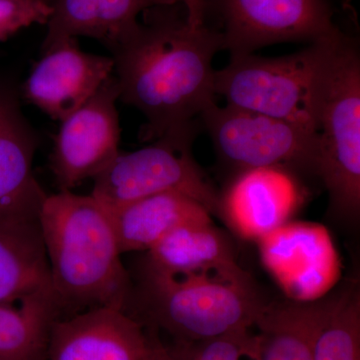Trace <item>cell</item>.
Here are the masks:
<instances>
[{
  "label": "cell",
  "mask_w": 360,
  "mask_h": 360,
  "mask_svg": "<svg viewBox=\"0 0 360 360\" xmlns=\"http://www.w3.org/2000/svg\"><path fill=\"white\" fill-rule=\"evenodd\" d=\"M328 305L291 300L266 303L257 328L262 360H314V340Z\"/></svg>",
  "instance_id": "19"
},
{
  "label": "cell",
  "mask_w": 360,
  "mask_h": 360,
  "mask_svg": "<svg viewBox=\"0 0 360 360\" xmlns=\"http://www.w3.org/2000/svg\"><path fill=\"white\" fill-rule=\"evenodd\" d=\"M148 329L115 307H96L58 319L45 360H149Z\"/></svg>",
  "instance_id": "12"
},
{
  "label": "cell",
  "mask_w": 360,
  "mask_h": 360,
  "mask_svg": "<svg viewBox=\"0 0 360 360\" xmlns=\"http://www.w3.org/2000/svg\"><path fill=\"white\" fill-rule=\"evenodd\" d=\"M42 51L63 40L79 37L96 39L108 51L139 25V16L151 7L179 0H49Z\"/></svg>",
  "instance_id": "16"
},
{
  "label": "cell",
  "mask_w": 360,
  "mask_h": 360,
  "mask_svg": "<svg viewBox=\"0 0 360 360\" xmlns=\"http://www.w3.org/2000/svg\"><path fill=\"white\" fill-rule=\"evenodd\" d=\"M184 7L187 21L194 28L205 25L206 0H179Z\"/></svg>",
  "instance_id": "24"
},
{
  "label": "cell",
  "mask_w": 360,
  "mask_h": 360,
  "mask_svg": "<svg viewBox=\"0 0 360 360\" xmlns=\"http://www.w3.org/2000/svg\"><path fill=\"white\" fill-rule=\"evenodd\" d=\"M342 35L281 58L232 54L229 65L214 72L215 96L225 105L316 130L324 79Z\"/></svg>",
  "instance_id": "4"
},
{
  "label": "cell",
  "mask_w": 360,
  "mask_h": 360,
  "mask_svg": "<svg viewBox=\"0 0 360 360\" xmlns=\"http://www.w3.org/2000/svg\"><path fill=\"white\" fill-rule=\"evenodd\" d=\"M215 151L238 170L279 167L319 176L316 130L279 118L213 103L200 116Z\"/></svg>",
  "instance_id": "7"
},
{
  "label": "cell",
  "mask_w": 360,
  "mask_h": 360,
  "mask_svg": "<svg viewBox=\"0 0 360 360\" xmlns=\"http://www.w3.org/2000/svg\"><path fill=\"white\" fill-rule=\"evenodd\" d=\"M136 27L111 49L120 101L146 118L139 139L155 141L198 129L215 103L212 60L221 34L206 23L194 28L180 4L151 7Z\"/></svg>",
  "instance_id": "1"
},
{
  "label": "cell",
  "mask_w": 360,
  "mask_h": 360,
  "mask_svg": "<svg viewBox=\"0 0 360 360\" xmlns=\"http://www.w3.org/2000/svg\"><path fill=\"white\" fill-rule=\"evenodd\" d=\"M150 333L151 338V352L149 360H174L168 354L167 348L163 345L158 335V331L155 329L146 328Z\"/></svg>",
  "instance_id": "25"
},
{
  "label": "cell",
  "mask_w": 360,
  "mask_h": 360,
  "mask_svg": "<svg viewBox=\"0 0 360 360\" xmlns=\"http://www.w3.org/2000/svg\"><path fill=\"white\" fill-rule=\"evenodd\" d=\"M219 198L220 217L241 238L257 241L290 221L303 191L290 170L253 168L236 174Z\"/></svg>",
  "instance_id": "14"
},
{
  "label": "cell",
  "mask_w": 360,
  "mask_h": 360,
  "mask_svg": "<svg viewBox=\"0 0 360 360\" xmlns=\"http://www.w3.org/2000/svg\"><path fill=\"white\" fill-rule=\"evenodd\" d=\"M266 303L252 281L215 274L167 276L141 269L125 311L177 341H200L255 328Z\"/></svg>",
  "instance_id": "3"
},
{
  "label": "cell",
  "mask_w": 360,
  "mask_h": 360,
  "mask_svg": "<svg viewBox=\"0 0 360 360\" xmlns=\"http://www.w3.org/2000/svg\"><path fill=\"white\" fill-rule=\"evenodd\" d=\"M122 253L148 251L179 227L212 221V213L184 194L167 193L108 210Z\"/></svg>",
  "instance_id": "17"
},
{
  "label": "cell",
  "mask_w": 360,
  "mask_h": 360,
  "mask_svg": "<svg viewBox=\"0 0 360 360\" xmlns=\"http://www.w3.org/2000/svg\"><path fill=\"white\" fill-rule=\"evenodd\" d=\"M39 135L20 104V91L0 79V221L39 219L47 194L35 177Z\"/></svg>",
  "instance_id": "13"
},
{
  "label": "cell",
  "mask_w": 360,
  "mask_h": 360,
  "mask_svg": "<svg viewBox=\"0 0 360 360\" xmlns=\"http://www.w3.org/2000/svg\"><path fill=\"white\" fill-rule=\"evenodd\" d=\"M257 243L262 264L291 302L321 300L340 281V255L323 225L288 221Z\"/></svg>",
  "instance_id": "10"
},
{
  "label": "cell",
  "mask_w": 360,
  "mask_h": 360,
  "mask_svg": "<svg viewBox=\"0 0 360 360\" xmlns=\"http://www.w3.org/2000/svg\"><path fill=\"white\" fill-rule=\"evenodd\" d=\"M212 8L221 22L222 51L231 56L281 42L311 44L340 32L328 0H206V13Z\"/></svg>",
  "instance_id": "8"
},
{
  "label": "cell",
  "mask_w": 360,
  "mask_h": 360,
  "mask_svg": "<svg viewBox=\"0 0 360 360\" xmlns=\"http://www.w3.org/2000/svg\"><path fill=\"white\" fill-rule=\"evenodd\" d=\"M51 288L39 219L0 221V303Z\"/></svg>",
  "instance_id": "18"
},
{
  "label": "cell",
  "mask_w": 360,
  "mask_h": 360,
  "mask_svg": "<svg viewBox=\"0 0 360 360\" xmlns=\"http://www.w3.org/2000/svg\"><path fill=\"white\" fill-rule=\"evenodd\" d=\"M198 129L168 134L131 153L120 151L94 179L91 195L115 210L156 194H184L219 214V194L191 153Z\"/></svg>",
  "instance_id": "6"
},
{
  "label": "cell",
  "mask_w": 360,
  "mask_h": 360,
  "mask_svg": "<svg viewBox=\"0 0 360 360\" xmlns=\"http://www.w3.org/2000/svg\"><path fill=\"white\" fill-rule=\"evenodd\" d=\"M120 89L111 75L89 101L60 122L51 168L59 191L94 179L120 153Z\"/></svg>",
  "instance_id": "9"
},
{
  "label": "cell",
  "mask_w": 360,
  "mask_h": 360,
  "mask_svg": "<svg viewBox=\"0 0 360 360\" xmlns=\"http://www.w3.org/2000/svg\"><path fill=\"white\" fill-rule=\"evenodd\" d=\"M141 269L167 276L217 274L236 281H251L236 260L231 243L212 221L179 227L150 250Z\"/></svg>",
  "instance_id": "15"
},
{
  "label": "cell",
  "mask_w": 360,
  "mask_h": 360,
  "mask_svg": "<svg viewBox=\"0 0 360 360\" xmlns=\"http://www.w3.org/2000/svg\"><path fill=\"white\" fill-rule=\"evenodd\" d=\"M316 132L319 177L328 189L331 212L355 220L360 210V56L345 35L324 79Z\"/></svg>",
  "instance_id": "5"
},
{
  "label": "cell",
  "mask_w": 360,
  "mask_h": 360,
  "mask_svg": "<svg viewBox=\"0 0 360 360\" xmlns=\"http://www.w3.org/2000/svg\"><path fill=\"white\" fill-rule=\"evenodd\" d=\"M174 360H262L257 333L236 331L200 341H177L165 345Z\"/></svg>",
  "instance_id": "22"
},
{
  "label": "cell",
  "mask_w": 360,
  "mask_h": 360,
  "mask_svg": "<svg viewBox=\"0 0 360 360\" xmlns=\"http://www.w3.org/2000/svg\"><path fill=\"white\" fill-rule=\"evenodd\" d=\"M20 87V96L60 122L94 96L113 75L110 56L80 49L77 40H63L42 51Z\"/></svg>",
  "instance_id": "11"
},
{
  "label": "cell",
  "mask_w": 360,
  "mask_h": 360,
  "mask_svg": "<svg viewBox=\"0 0 360 360\" xmlns=\"http://www.w3.org/2000/svg\"><path fill=\"white\" fill-rule=\"evenodd\" d=\"M51 13L49 0H0V41L30 25H46Z\"/></svg>",
  "instance_id": "23"
},
{
  "label": "cell",
  "mask_w": 360,
  "mask_h": 360,
  "mask_svg": "<svg viewBox=\"0 0 360 360\" xmlns=\"http://www.w3.org/2000/svg\"><path fill=\"white\" fill-rule=\"evenodd\" d=\"M314 360H360V296L356 288L328 298L315 336Z\"/></svg>",
  "instance_id": "21"
},
{
  "label": "cell",
  "mask_w": 360,
  "mask_h": 360,
  "mask_svg": "<svg viewBox=\"0 0 360 360\" xmlns=\"http://www.w3.org/2000/svg\"><path fill=\"white\" fill-rule=\"evenodd\" d=\"M58 319L51 288L0 303V360H45L52 326Z\"/></svg>",
  "instance_id": "20"
},
{
  "label": "cell",
  "mask_w": 360,
  "mask_h": 360,
  "mask_svg": "<svg viewBox=\"0 0 360 360\" xmlns=\"http://www.w3.org/2000/svg\"><path fill=\"white\" fill-rule=\"evenodd\" d=\"M39 224L60 319L96 307L125 310L132 281L108 208L90 195H47Z\"/></svg>",
  "instance_id": "2"
}]
</instances>
